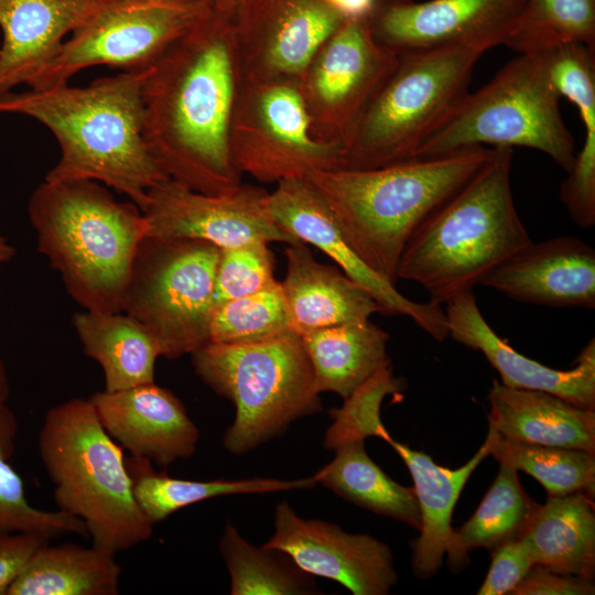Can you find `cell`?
<instances>
[{
    "label": "cell",
    "mask_w": 595,
    "mask_h": 595,
    "mask_svg": "<svg viewBox=\"0 0 595 595\" xmlns=\"http://www.w3.org/2000/svg\"><path fill=\"white\" fill-rule=\"evenodd\" d=\"M232 14L210 4L151 65L142 88L143 136L167 177L210 195L240 184L230 151Z\"/></svg>",
    "instance_id": "6da1fadb"
},
{
    "label": "cell",
    "mask_w": 595,
    "mask_h": 595,
    "mask_svg": "<svg viewBox=\"0 0 595 595\" xmlns=\"http://www.w3.org/2000/svg\"><path fill=\"white\" fill-rule=\"evenodd\" d=\"M147 68L122 71L84 87L68 83L0 98V113L46 127L61 156L46 181L91 180L126 195L139 209L148 191L166 178L143 136L142 88Z\"/></svg>",
    "instance_id": "7a4b0ae2"
},
{
    "label": "cell",
    "mask_w": 595,
    "mask_h": 595,
    "mask_svg": "<svg viewBox=\"0 0 595 595\" xmlns=\"http://www.w3.org/2000/svg\"><path fill=\"white\" fill-rule=\"evenodd\" d=\"M472 147L368 170H315L305 178L361 261L396 285L403 249L421 224L488 160Z\"/></svg>",
    "instance_id": "3957f363"
},
{
    "label": "cell",
    "mask_w": 595,
    "mask_h": 595,
    "mask_svg": "<svg viewBox=\"0 0 595 595\" xmlns=\"http://www.w3.org/2000/svg\"><path fill=\"white\" fill-rule=\"evenodd\" d=\"M28 215L37 250L86 311L121 312L145 218L91 180H44L31 194Z\"/></svg>",
    "instance_id": "277c9868"
},
{
    "label": "cell",
    "mask_w": 595,
    "mask_h": 595,
    "mask_svg": "<svg viewBox=\"0 0 595 595\" xmlns=\"http://www.w3.org/2000/svg\"><path fill=\"white\" fill-rule=\"evenodd\" d=\"M511 162L512 148H491L483 166L411 236L397 279L419 283L430 301L446 304L532 241L513 203Z\"/></svg>",
    "instance_id": "5b68a950"
},
{
    "label": "cell",
    "mask_w": 595,
    "mask_h": 595,
    "mask_svg": "<svg viewBox=\"0 0 595 595\" xmlns=\"http://www.w3.org/2000/svg\"><path fill=\"white\" fill-rule=\"evenodd\" d=\"M37 443L58 510L85 523L94 547L117 554L151 537L153 524L134 500L122 447L88 399L51 408Z\"/></svg>",
    "instance_id": "8992f818"
},
{
    "label": "cell",
    "mask_w": 595,
    "mask_h": 595,
    "mask_svg": "<svg viewBox=\"0 0 595 595\" xmlns=\"http://www.w3.org/2000/svg\"><path fill=\"white\" fill-rule=\"evenodd\" d=\"M399 60L344 142L340 169L368 170L418 159L469 93L480 53L439 48Z\"/></svg>",
    "instance_id": "52a82bcc"
},
{
    "label": "cell",
    "mask_w": 595,
    "mask_h": 595,
    "mask_svg": "<svg viewBox=\"0 0 595 595\" xmlns=\"http://www.w3.org/2000/svg\"><path fill=\"white\" fill-rule=\"evenodd\" d=\"M191 355L198 377L236 409L223 437L230 453H246L323 409L302 338L292 331L250 344L208 342Z\"/></svg>",
    "instance_id": "ba28073f"
},
{
    "label": "cell",
    "mask_w": 595,
    "mask_h": 595,
    "mask_svg": "<svg viewBox=\"0 0 595 595\" xmlns=\"http://www.w3.org/2000/svg\"><path fill=\"white\" fill-rule=\"evenodd\" d=\"M560 98L540 55L518 54L489 83L467 94L418 159L472 147H524L569 172L575 140L562 119Z\"/></svg>",
    "instance_id": "9c48e42d"
},
{
    "label": "cell",
    "mask_w": 595,
    "mask_h": 595,
    "mask_svg": "<svg viewBox=\"0 0 595 595\" xmlns=\"http://www.w3.org/2000/svg\"><path fill=\"white\" fill-rule=\"evenodd\" d=\"M219 248L194 239L145 236L140 242L121 312L154 338L160 356L176 359L209 340Z\"/></svg>",
    "instance_id": "30bf717a"
},
{
    "label": "cell",
    "mask_w": 595,
    "mask_h": 595,
    "mask_svg": "<svg viewBox=\"0 0 595 595\" xmlns=\"http://www.w3.org/2000/svg\"><path fill=\"white\" fill-rule=\"evenodd\" d=\"M209 6L202 0H105L63 42L29 87L67 84L78 72L98 65L122 71L149 66Z\"/></svg>",
    "instance_id": "8fae6325"
},
{
    "label": "cell",
    "mask_w": 595,
    "mask_h": 595,
    "mask_svg": "<svg viewBox=\"0 0 595 595\" xmlns=\"http://www.w3.org/2000/svg\"><path fill=\"white\" fill-rule=\"evenodd\" d=\"M236 169L261 182L305 177L315 170L342 167L340 142L311 134V116L302 94L286 84H262L230 129Z\"/></svg>",
    "instance_id": "7c38bea8"
},
{
    "label": "cell",
    "mask_w": 595,
    "mask_h": 595,
    "mask_svg": "<svg viewBox=\"0 0 595 595\" xmlns=\"http://www.w3.org/2000/svg\"><path fill=\"white\" fill-rule=\"evenodd\" d=\"M527 0H377L372 34L397 54L504 45Z\"/></svg>",
    "instance_id": "4fadbf2b"
},
{
    "label": "cell",
    "mask_w": 595,
    "mask_h": 595,
    "mask_svg": "<svg viewBox=\"0 0 595 595\" xmlns=\"http://www.w3.org/2000/svg\"><path fill=\"white\" fill-rule=\"evenodd\" d=\"M264 195V191L248 185L210 195L166 178L148 191L140 210L147 236L203 240L218 248L253 241L302 242L268 215L262 205Z\"/></svg>",
    "instance_id": "5bb4252c"
},
{
    "label": "cell",
    "mask_w": 595,
    "mask_h": 595,
    "mask_svg": "<svg viewBox=\"0 0 595 595\" xmlns=\"http://www.w3.org/2000/svg\"><path fill=\"white\" fill-rule=\"evenodd\" d=\"M262 205L288 234L313 245L338 264L351 280L365 288L385 315H402L439 342L448 336L445 312L432 301L414 302L397 286L369 269L349 246L327 204L305 177H288L266 193Z\"/></svg>",
    "instance_id": "9a60e30c"
},
{
    "label": "cell",
    "mask_w": 595,
    "mask_h": 595,
    "mask_svg": "<svg viewBox=\"0 0 595 595\" xmlns=\"http://www.w3.org/2000/svg\"><path fill=\"white\" fill-rule=\"evenodd\" d=\"M263 545L285 552L304 572L337 582L354 595H386L398 582L388 544L304 519L284 500L275 507L274 532Z\"/></svg>",
    "instance_id": "2e32d148"
},
{
    "label": "cell",
    "mask_w": 595,
    "mask_h": 595,
    "mask_svg": "<svg viewBox=\"0 0 595 595\" xmlns=\"http://www.w3.org/2000/svg\"><path fill=\"white\" fill-rule=\"evenodd\" d=\"M322 47L310 77V94L326 110V121L344 145L399 55L375 39L369 17L347 19Z\"/></svg>",
    "instance_id": "e0dca14e"
},
{
    "label": "cell",
    "mask_w": 595,
    "mask_h": 595,
    "mask_svg": "<svg viewBox=\"0 0 595 595\" xmlns=\"http://www.w3.org/2000/svg\"><path fill=\"white\" fill-rule=\"evenodd\" d=\"M88 400L102 428L131 456L166 467L196 451L197 426L182 401L155 382L102 390Z\"/></svg>",
    "instance_id": "ac0fdd59"
},
{
    "label": "cell",
    "mask_w": 595,
    "mask_h": 595,
    "mask_svg": "<svg viewBox=\"0 0 595 595\" xmlns=\"http://www.w3.org/2000/svg\"><path fill=\"white\" fill-rule=\"evenodd\" d=\"M511 300L551 307H595V250L560 236L529 242L480 282Z\"/></svg>",
    "instance_id": "d6986e66"
},
{
    "label": "cell",
    "mask_w": 595,
    "mask_h": 595,
    "mask_svg": "<svg viewBox=\"0 0 595 595\" xmlns=\"http://www.w3.org/2000/svg\"><path fill=\"white\" fill-rule=\"evenodd\" d=\"M448 336L479 350L511 388L553 393L580 408L595 410V340L580 351L569 370L553 369L528 358L500 338L484 318L473 291L446 303Z\"/></svg>",
    "instance_id": "ffe728a7"
},
{
    "label": "cell",
    "mask_w": 595,
    "mask_h": 595,
    "mask_svg": "<svg viewBox=\"0 0 595 595\" xmlns=\"http://www.w3.org/2000/svg\"><path fill=\"white\" fill-rule=\"evenodd\" d=\"M347 19L325 0H240L232 21L237 41L260 47L273 75L303 74Z\"/></svg>",
    "instance_id": "44dd1931"
},
{
    "label": "cell",
    "mask_w": 595,
    "mask_h": 595,
    "mask_svg": "<svg viewBox=\"0 0 595 595\" xmlns=\"http://www.w3.org/2000/svg\"><path fill=\"white\" fill-rule=\"evenodd\" d=\"M407 465L421 513L420 536L411 541V566L419 578H429L437 573L446 554L448 566L455 573L467 565L458 555L455 533L451 526L457 499L478 465L490 454L491 435L488 432L475 455L456 469L437 465L428 454L394 441L389 434L383 437Z\"/></svg>",
    "instance_id": "7402d4cb"
},
{
    "label": "cell",
    "mask_w": 595,
    "mask_h": 595,
    "mask_svg": "<svg viewBox=\"0 0 595 595\" xmlns=\"http://www.w3.org/2000/svg\"><path fill=\"white\" fill-rule=\"evenodd\" d=\"M105 0H0V98L33 78Z\"/></svg>",
    "instance_id": "603a6c76"
},
{
    "label": "cell",
    "mask_w": 595,
    "mask_h": 595,
    "mask_svg": "<svg viewBox=\"0 0 595 595\" xmlns=\"http://www.w3.org/2000/svg\"><path fill=\"white\" fill-rule=\"evenodd\" d=\"M281 282L291 329L305 332L367 320L381 309L360 284L335 267L320 263L304 242L288 245Z\"/></svg>",
    "instance_id": "cb8c5ba5"
},
{
    "label": "cell",
    "mask_w": 595,
    "mask_h": 595,
    "mask_svg": "<svg viewBox=\"0 0 595 595\" xmlns=\"http://www.w3.org/2000/svg\"><path fill=\"white\" fill-rule=\"evenodd\" d=\"M488 401V426L502 439L595 454L594 410L550 392L511 388L496 379Z\"/></svg>",
    "instance_id": "d4e9b609"
},
{
    "label": "cell",
    "mask_w": 595,
    "mask_h": 595,
    "mask_svg": "<svg viewBox=\"0 0 595 595\" xmlns=\"http://www.w3.org/2000/svg\"><path fill=\"white\" fill-rule=\"evenodd\" d=\"M560 96L577 109L584 129L582 149L560 186V198L581 228L595 226V48L563 44L539 53Z\"/></svg>",
    "instance_id": "484cf974"
},
{
    "label": "cell",
    "mask_w": 595,
    "mask_h": 595,
    "mask_svg": "<svg viewBox=\"0 0 595 595\" xmlns=\"http://www.w3.org/2000/svg\"><path fill=\"white\" fill-rule=\"evenodd\" d=\"M317 391L344 400L381 368L390 365L389 335L367 320L317 328L300 335Z\"/></svg>",
    "instance_id": "4316f807"
},
{
    "label": "cell",
    "mask_w": 595,
    "mask_h": 595,
    "mask_svg": "<svg viewBox=\"0 0 595 595\" xmlns=\"http://www.w3.org/2000/svg\"><path fill=\"white\" fill-rule=\"evenodd\" d=\"M523 539L534 564L594 580L595 511L587 495L548 496Z\"/></svg>",
    "instance_id": "83f0119b"
},
{
    "label": "cell",
    "mask_w": 595,
    "mask_h": 595,
    "mask_svg": "<svg viewBox=\"0 0 595 595\" xmlns=\"http://www.w3.org/2000/svg\"><path fill=\"white\" fill-rule=\"evenodd\" d=\"M84 353L102 368L105 390L154 382L160 350L150 333L131 316L84 311L73 315Z\"/></svg>",
    "instance_id": "f1b7e54d"
},
{
    "label": "cell",
    "mask_w": 595,
    "mask_h": 595,
    "mask_svg": "<svg viewBox=\"0 0 595 595\" xmlns=\"http://www.w3.org/2000/svg\"><path fill=\"white\" fill-rule=\"evenodd\" d=\"M116 554L91 545L43 543L7 595H116L121 567Z\"/></svg>",
    "instance_id": "f546056e"
},
{
    "label": "cell",
    "mask_w": 595,
    "mask_h": 595,
    "mask_svg": "<svg viewBox=\"0 0 595 595\" xmlns=\"http://www.w3.org/2000/svg\"><path fill=\"white\" fill-rule=\"evenodd\" d=\"M334 459L313 475L316 484L347 501L420 530L421 513L413 487L391 479L366 453L365 441L338 445Z\"/></svg>",
    "instance_id": "4dcf8cb0"
},
{
    "label": "cell",
    "mask_w": 595,
    "mask_h": 595,
    "mask_svg": "<svg viewBox=\"0 0 595 595\" xmlns=\"http://www.w3.org/2000/svg\"><path fill=\"white\" fill-rule=\"evenodd\" d=\"M126 463L132 480L134 500L153 526L184 507L209 498L235 494H264L316 485L313 476L293 480L259 477L206 482L178 479L155 472L147 458L131 456Z\"/></svg>",
    "instance_id": "1f68e13d"
},
{
    "label": "cell",
    "mask_w": 595,
    "mask_h": 595,
    "mask_svg": "<svg viewBox=\"0 0 595 595\" xmlns=\"http://www.w3.org/2000/svg\"><path fill=\"white\" fill-rule=\"evenodd\" d=\"M538 505L524 491L518 470L500 464L499 472L473 516L454 529L455 544L462 561L468 565V552L484 548L489 551L528 532Z\"/></svg>",
    "instance_id": "d6a6232c"
},
{
    "label": "cell",
    "mask_w": 595,
    "mask_h": 595,
    "mask_svg": "<svg viewBox=\"0 0 595 595\" xmlns=\"http://www.w3.org/2000/svg\"><path fill=\"white\" fill-rule=\"evenodd\" d=\"M219 551L230 574L232 595H300L317 591L314 576L285 552L249 543L229 521Z\"/></svg>",
    "instance_id": "836d02e7"
},
{
    "label": "cell",
    "mask_w": 595,
    "mask_h": 595,
    "mask_svg": "<svg viewBox=\"0 0 595 595\" xmlns=\"http://www.w3.org/2000/svg\"><path fill=\"white\" fill-rule=\"evenodd\" d=\"M490 454L499 464L522 470L537 479L548 496L582 493L595 495V454L573 448L502 439L490 426Z\"/></svg>",
    "instance_id": "e575fe53"
},
{
    "label": "cell",
    "mask_w": 595,
    "mask_h": 595,
    "mask_svg": "<svg viewBox=\"0 0 595 595\" xmlns=\"http://www.w3.org/2000/svg\"><path fill=\"white\" fill-rule=\"evenodd\" d=\"M17 434L15 415L0 403V531L32 533L46 540L65 534L88 536L79 518L62 510H41L29 502L23 480L10 462Z\"/></svg>",
    "instance_id": "d590c367"
},
{
    "label": "cell",
    "mask_w": 595,
    "mask_h": 595,
    "mask_svg": "<svg viewBox=\"0 0 595 595\" xmlns=\"http://www.w3.org/2000/svg\"><path fill=\"white\" fill-rule=\"evenodd\" d=\"M571 43L595 48V0H527L504 45L534 55Z\"/></svg>",
    "instance_id": "8d00e7d4"
},
{
    "label": "cell",
    "mask_w": 595,
    "mask_h": 595,
    "mask_svg": "<svg viewBox=\"0 0 595 595\" xmlns=\"http://www.w3.org/2000/svg\"><path fill=\"white\" fill-rule=\"evenodd\" d=\"M291 329L281 282L215 306L209 325V343L250 344ZM293 332V331H292Z\"/></svg>",
    "instance_id": "74e56055"
},
{
    "label": "cell",
    "mask_w": 595,
    "mask_h": 595,
    "mask_svg": "<svg viewBox=\"0 0 595 595\" xmlns=\"http://www.w3.org/2000/svg\"><path fill=\"white\" fill-rule=\"evenodd\" d=\"M404 389L403 380L393 376L391 365L378 370L344 400L342 408L329 412L333 423L325 434V448L334 451L343 443L365 441L369 436L383 439L388 431L380 419L382 400Z\"/></svg>",
    "instance_id": "f35d334b"
},
{
    "label": "cell",
    "mask_w": 595,
    "mask_h": 595,
    "mask_svg": "<svg viewBox=\"0 0 595 595\" xmlns=\"http://www.w3.org/2000/svg\"><path fill=\"white\" fill-rule=\"evenodd\" d=\"M268 245L253 241L219 248L215 273V306L260 291L277 281L275 260Z\"/></svg>",
    "instance_id": "ab89813d"
},
{
    "label": "cell",
    "mask_w": 595,
    "mask_h": 595,
    "mask_svg": "<svg viewBox=\"0 0 595 595\" xmlns=\"http://www.w3.org/2000/svg\"><path fill=\"white\" fill-rule=\"evenodd\" d=\"M491 563L478 595H506L520 584L534 564L523 538L494 549Z\"/></svg>",
    "instance_id": "60d3db41"
},
{
    "label": "cell",
    "mask_w": 595,
    "mask_h": 595,
    "mask_svg": "<svg viewBox=\"0 0 595 595\" xmlns=\"http://www.w3.org/2000/svg\"><path fill=\"white\" fill-rule=\"evenodd\" d=\"M594 580L555 572L533 564L511 595H593Z\"/></svg>",
    "instance_id": "b9f144b4"
},
{
    "label": "cell",
    "mask_w": 595,
    "mask_h": 595,
    "mask_svg": "<svg viewBox=\"0 0 595 595\" xmlns=\"http://www.w3.org/2000/svg\"><path fill=\"white\" fill-rule=\"evenodd\" d=\"M47 541L32 533L0 531V595H7L33 553Z\"/></svg>",
    "instance_id": "7bdbcfd3"
},
{
    "label": "cell",
    "mask_w": 595,
    "mask_h": 595,
    "mask_svg": "<svg viewBox=\"0 0 595 595\" xmlns=\"http://www.w3.org/2000/svg\"><path fill=\"white\" fill-rule=\"evenodd\" d=\"M346 19L367 18L372 12L377 0H325Z\"/></svg>",
    "instance_id": "ee69618b"
},
{
    "label": "cell",
    "mask_w": 595,
    "mask_h": 595,
    "mask_svg": "<svg viewBox=\"0 0 595 595\" xmlns=\"http://www.w3.org/2000/svg\"><path fill=\"white\" fill-rule=\"evenodd\" d=\"M14 256V247L4 236L0 235V269L3 264L11 261Z\"/></svg>",
    "instance_id": "f6af8a7d"
},
{
    "label": "cell",
    "mask_w": 595,
    "mask_h": 595,
    "mask_svg": "<svg viewBox=\"0 0 595 595\" xmlns=\"http://www.w3.org/2000/svg\"><path fill=\"white\" fill-rule=\"evenodd\" d=\"M10 396V382L3 361L0 359V403H6Z\"/></svg>",
    "instance_id": "bcb514c9"
},
{
    "label": "cell",
    "mask_w": 595,
    "mask_h": 595,
    "mask_svg": "<svg viewBox=\"0 0 595 595\" xmlns=\"http://www.w3.org/2000/svg\"><path fill=\"white\" fill-rule=\"evenodd\" d=\"M239 1L240 0H214L213 6L232 14Z\"/></svg>",
    "instance_id": "7dc6e473"
},
{
    "label": "cell",
    "mask_w": 595,
    "mask_h": 595,
    "mask_svg": "<svg viewBox=\"0 0 595 595\" xmlns=\"http://www.w3.org/2000/svg\"><path fill=\"white\" fill-rule=\"evenodd\" d=\"M202 1L207 2L209 4H213V2H214V0H202Z\"/></svg>",
    "instance_id": "c3c4849f"
}]
</instances>
